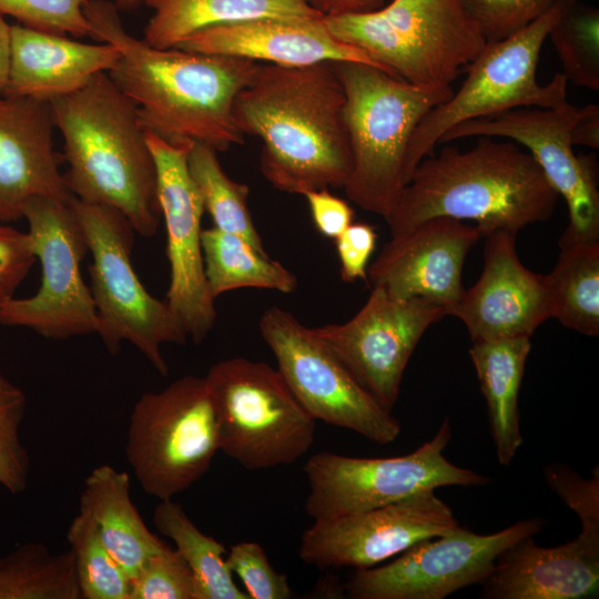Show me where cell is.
<instances>
[{
  "label": "cell",
  "instance_id": "2",
  "mask_svg": "<svg viewBox=\"0 0 599 599\" xmlns=\"http://www.w3.org/2000/svg\"><path fill=\"white\" fill-rule=\"evenodd\" d=\"M345 92L334 62L260 64L240 92L234 116L262 141L261 171L278 191L343 187L352 171Z\"/></svg>",
  "mask_w": 599,
  "mask_h": 599
},
{
  "label": "cell",
  "instance_id": "35",
  "mask_svg": "<svg viewBox=\"0 0 599 599\" xmlns=\"http://www.w3.org/2000/svg\"><path fill=\"white\" fill-rule=\"evenodd\" d=\"M26 408L24 392L0 370V486L13 495L29 480L30 458L20 439Z\"/></svg>",
  "mask_w": 599,
  "mask_h": 599
},
{
  "label": "cell",
  "instance_id": "14",
  "mask_svg": "<svg viewBox=\"0 0 599 599\" xmlns=\"http://www.w3.org/2000/svg\"><path fill=\"white\" fill-rule=\"evenodd\" d=\"M545 521L534 517L494 534L479 535L459 526L424 539L380 567L355 569L344 583L353 599H443L483 583L499 554L517 540L537 535Z\"/></svg>",
  "mask_w": 599,
  "mask_h": 599
},
{
  "label": "cell",
  "instance_id": "15",
  "mask_svg": "<svg viewBox=\"0 0 599 599\" xmlns=\"http://www.w3.org/2000/svg\"><path fill=\"white\" fill-rule=\"evenodd\" d=\"M580 113L566 101L552 108H516L463 122L439 143L473 136L507 138L525 146L545 177L566 201L569 224L559 244L599 240V191L595 161L577 155L570 130Z\"/></svg>",
  "mask_w": 599,
  "mask_h": 599
},
{
  "label": "cell",
  "instance_id": "47",
  "mask_svg": "<svg viewBox=\"0 0 599 599\" xmlns=\"http://www.w3.org/2000/svg\"><path fill=\"white\" fill-rule=\"evenodd\" d=\"M118 9L129 10L134 9L142 3H145L146 0H115Z\"/></svg>",
  "mask_w": 599,
  "mask_h": 599
},
{
  "label": "cell",
  "instance_id": "17",
  "mask_svg": "<svg viewBox=\"0 0 599 599\" xmlns=\"http://www.w3.org/2000/svg\"><path fill=\"white\" fill-rule=\"evenodd\" d=\"M158 175V197L166 227L170 286L166 303L187 337L201 343L216 321L202 252L204 205L187 167L193 142H171L145 130Z\"/></svg>",
  "mask_w": 599,
  "mask_h": 599
},
{
  "label": "cell",
  "instance_id": "46",
  "mask_svg": "<svg viewBox=\"0 0 599 599\" xmlns=\"http://www.w3.org/2000/svg\"><path fill=\"white\" fill-rule=\"evenodd\" d=\"M11 26L0 14V94H3L8 82L11 57Z\"/></svg>",
  "mask_w": 599,
  "mask_h": 599
},
{
  "label": "cell",
  "instance_id": "6",
  "mask_svg": "<svg viewBox=\"0 0 599 599\" xmlns=\"http://www.w3.org/2000/svg\"><path fill=\"white\" fill-rule=\"evenodd\" d=\"M324 22L388 73L422 87L450 85L487 43L459 0H393Z\"/></svg>",
  "mask_w": 599,
  "mask_h": 599
},
{
  "label": "cell",
  "instance_id": "3",
  "mask_svg": "<svg viewBox=\"0 0 599 599\" xmlns=\"http://www.w3.org/2000/svg\"><path fill=\"white\" fill-rule=\"evenodd\" d=\"M477 138L467 151L446 146L419 162L384 217L390 236L437 216L471 220L481 237L517 235L551 216L559 195L534 156L517 143Z\"/></svg>",
  "mask_w": 599,
  "mask_h": 599
},
{
  "label": "cell",
  "instance_id": "28",
  "mask_svg": "<svg viewBox=\"0 0 599 599\" xmlns=\"http://www.w3.org/2000/svg\"><path fill=\"white\" fill-rule=\"evenodd\" d=\"M201 240L205 276L214 298L244 287L284 294L296 290L297 277L288 268L243 237L213 226L202 231Z\"/></svg>",
  "mask_w": 599,
  "mask_h": 599
},
{
  "label": "cell",
  "instance_id": "34",
  "mask_svg": "<svg viewBox=\"0 0 599 599\" xmlns=\"http://www.w3.org/2000/svg\"><path fill=\"white\" fill-rule=\"evenodd\" d=\"M575 85L599 90V10L578 0L554 23L548 37Z\"/></svg>",
  "mask_w": 599,
  "mask_h": 599
},
{
  "label": "cell",
  "instance_id": "11",
  "mask_svg": "<svg viewBox=\"0 0 599 599\" xmlns=\"http://www.w3.org/2000/svg\"><path fill=\"white\" fill-rule=\"evenodd\" d=\"M451 438L448 418L414 451L386 458H359L321 451L304 465L308 483L305 511L329 519L393 504L445 486H484L489 478L456 466L444 450Z\"/></svg>",
  "mask_w": 599,
  "mask_h": 599
},
{
  "label": "cell",
  "instance_id": "45",
  "mask_svg": "<svg viewBox=\"0 0 599 599\" xmlns=\"http://www.w3.org/2000/svg\"><path fill=\"white\" fill-rule=\"evenodd\" d=\"M322 17L365 13L384 6V0H304Z\"/></svg>",
  "mask_w": 599,
  "mask_h": 599
},
{
  "label": "cell",
  "instance_id": "42",
  "mask_svg": "<svg viewBox=\"0 0 599 599\" xmlns=\"http://www.w3.org/2000/svg\"><path fill=\"white\" fill-rule=\"evenodd\" d=\"M375 229L366 223H352L335 238L341 265V277L346 283L367 281L369 258L376 246Z\"/></svg>",
  "mask_w": 599,
  "mask_h": 599
},
{
  "label": "cell",
  "instance_id": "33",
  "mask_svg": "<svg viewBox=\"0 0 599 599\" xmlns=\"http://www.w3.org/2000/svg\"><path fill=\"white\" fill-rule=\"evenodd\" d=\"M67 540L82 599H130L131 579L109 552L90 516L79 509Z\"/></svg>",
  "mask_w": 599,
  "mask_h": 599
},
{
  "label": "cell",
  "instance_id": "1",
  "mask_svg": "<svg viewBox=\"0 0 599 599\" xmlns=\"http://www.w3.org/2000/svg\"><path fill=\"white\" fill-rule=\"evenodd\" d=\"M84 13L90 37L119 50L108 74L135 104L146 131L171 142L204 143L216 151L244 142L234 105L255 74L257 62L154 48L129 33L118 7L106 0H88Z\"/></svg>",
  "mask_w": 599,
  "mask_h": 599
},
{
  "label": "cell",
  "instance_id": "26",
  "mask_svg": "<svg viewBox=\"0 0 599 599\" xmlns=\"http://www.w3.org/2000/svg\"><path fill=\"white\" fill-rule=\"evenodd\" d=\"M531 349L529 336L474 342L469 355L487 404L498 463L508 466L522 444L518 394Z\"/></svg>",
  "mask_w": 599,
  "mask_h": 599
},
{
  "label": "cell",
  "instance_id": "39",
  "mask_svg": "<svg viewBox=\"0 0 599 599\" xmlns=\"http://www.w3.org/2000/svg\"><path fill=\"white\" fill-rule=\"evenodd\" d=\"M225 561L231 572L243 582L250 599L291 598L286 576L273 568L260 544L241 541L233 545Z\"/></svg>",
  "mask_w": 599,
  "mask_h": 599
},
{
  "label": "cell",
  "instance_id": "24",
  "mask_svg": "<svg viewBox=\"0 0 599 599\" xmlns=\"http://www.w3.org/2000/svg\"><path fill=\"white\" fill-rule=\"evenodd\" d=\"M119 50L106 42L85 43L64 34L11 26V57L3 94L50 102L109 72Z\"/></svg>",
  "mask_w": 599,
  "mask_h": 599
},
{
  "label": "cell",
  "instance_id": "36",
  "mask_svg": "<svg viewBox=\"0 0 599 599\" xmlns=\"http://www.w3.org/2000/svg\"><path fill=\"white\" fill-rule=\"evenodd\" d=\"M130 599H196L194 576L180 552L166 546L132 577Z\"/></svg>",
  "mask_w": 599,
  "mask_h": 599
},
{
  "label": "cell",
  "instance_id": "31",
  "mask_svg": "<svg viewBox=\"0 0 599 599\" xmlns=\"http://www.w3.org/2000/svg\"><path fill=\"white\" fill-rule=\"evenodd\" d=\"M0 599H81L72 551L32 541L0 557Z\"/></svg>",
  "mask_w": 599,
  "mask_h": 599
},
{
  "label": "cell",
  "instance_id": "20",
  "mask_svg": "<svg viewBox=\"0 0 599 599\" xmlns=\"http://www.w3.org/2000/svg\"><path fill=\"white\" fill-rule=\"evenodd\" d=\"M485 238L481 275L465 290L449 315L465 324L473 343L530 337L551 318L547 277L522 265L516 234L496 231Z\"/></svg>",
  "mask_w": 599,
  "mask_h": 599
},
{
  "label": "cell",
  "instance_id": "7",
  "mask_svg": "<svg viewBox=\"0 0 599 599\" xmlns=\"http://www.w3.org/2000/svg\"><path fill=\"white\" fill-rule=\"evenodd\" d=\"M577 1L556 0L525 28L486 43L465 68L468 74L460 89L429 110L415 128L406 156L408 182L419 162L434 153L441 136L454 126L516 108H552L567 100L568 80L564 73L541 85L536 70L551 27Z\"/></svg>",
  "mask_w": 599,
  "mask_h": 599
},
{
  "label": "cell",
  "instance_id": "44",
  "mask_svg": "<svg viewBox=\"0 0 599 599\" xmlns=\"http://www.w3.org/2000/svg\"><path fill=\"white\" fill-rule=\"evenodd\" d=\"M570 141L572 145L599 148V106L597 104L580 108V113L570 130Z\"/></svg>",
  "mask_w": 599,
  "mask_h": 599
},
{
  "label": "cell",
  "instance_id": "32",
  "mask_svg": "<svg viewBox=\"0 0 599 599\" xmlns=\"http://www.w3.org/2000/svg\"><path fill=\"white\" fill-rule=\"evenodd\" d=\"M216 150L193 142L187 155V167L211 215L214 227L236 234L258 252L267 254L248 209L250 189L232 180L223 170Z\"/></svg>",
  "mask_w": 599,
  "mask_h": 599
},
{
  "label": "cell",
  "instance_id": "40",
  "mask_svg": "<svg viewBox=\"0 0 599 599\" xmlns=\"http://www.w3.org/2000/svg\"><path fill=\"white\" fill-rule=\"evenodd\" d=\"M544 475L549 488L578 516L581 530L599 532V469L585 479L565 464L548 465Z\"/></svg>",
  "mask_w": 599,
  "mask_h": 599
},
{
  "label": "cell",
  "instance_id": "16",
  "mask_svg": "<svg viewBox=\"0 0 599 599\" xmlns=\"http://www.w3.org/2000/svg\"><path fill=\"white\" fill-rule=\"evenodd\" d=\"M446 315L439 304L422 297L396 298L374 286L352 318L313 331L361 386L390 410L419 339Z\"/></svg>",
  "mask_w": 599,
  "mask_h": 599
},
{
  "label": "cell",
  "instance_id": "27",
  "mask_svg": "<svg viewBox=\"0 0 599 599\" xmlns=\"http://www.w3.org/2000/svg\"><path fill=\"white\" fill-rule=\"evenodd\" d=\"M153 14L144 38L159 49L176 48L187 37L210 27L261 18L322 17L304 0H146Z\"/></svg>",
  "mask_w": 599,
  "mask_h": 599
},
{
  "label": "cell",
  "instance_id": "25",
  "mask_svg": "<svg viewBox=\"0 0 599 599\" xmlns=\"http://www.w3.org/2000/svg\"><path fill=\"white\" fill-rule=\"evenodd\" d=\"M130 489L125 471L101 465L84 480L80 509L90 516L104 546L132 579L151 556L167 545L149 530Z\"/></svg>",
  "mask_w": 599,
  "mask_h": 599
},
{
  "label": "cell",
  "instance_id": "13",
  "mask_svg": "<svg viewBox=\"0 0 599 599\" xmlns=\"http://www.w3.org/2000/svg\"><path fill=\"white\" fill-rule=\"evenodd\" d=\"M286 384L315 419L378 445L396 440L399 422L353 377L334 353L291 312L271 306L258 323Z\"/></svg>",
  "mask_w": 599,
  "mask_h": 599
},
{
  "label": "cell",
  "instance_id": "9",
  "mask_svg": "<svg viewBox=\"0 0 599 599\" xmlns=\"http://www.w3.org/2000/svg\"><path fill=\"white\" fill-rule=\"evenodd\" d=\"M204 378L216 410L220 450L242 467L290 465L308 451L316 420L278 369L234 357L211 366Z\"/></svg>",
  "mask_w": 599,
  "mask_h": 599
},
{
  "label": "cell",
  "instance_id": "21",
  "mask_svg": "<svg viewBox=\"0 0 599 599\" xmlns=\"http://www.w3.org/2000/svg\"><path fill=\"white\" fill-rule=\"evenodd\" d=\"M49 102L0 94V222L23 219L34 197L70 201L53 148Z\"/></svg>",
  "mask_w": 599,
  "mask_h": 599
},
{
  "label": "cell",
  "instance_id": "38",
  "mask_svg": "<svg viewBox=\"0 0 599 599\" xmlns=\"http://www.w3.org/2000/svg\"><path fill=\"white\" fill-rule=\"evenodd\" d=\"M486 42H495L525 28L556 0H459Z\"/></svg>",
  "mask_w": 599,
  "mask_h": 599
},
{
  "label": "cell",
  "instance_id": "18",
  "mask_svg": "<svg viewBox=\"0 0 599 599\" xmlns=\"http://www.w3.org/2000/svg\"><path fill=\"white\" fill-rule=\"evenodd\" d=\"M460 525L435 490L369 510L314 520L301 535L298 556L321 570L366 569Z\"/></svg>",
  "mask_w": 599,
  "mask_h": 599
},
{
  "label": "cell",
  "instance_id": "30",
  "mask_svg": "<svg viewBox=\"0 0 599 599\" xmlns=\"http://www.w3.org/2000/svg\"><path fill=\"white\" fill-rule=\"evenodd\" d=\"M152 520L158 531L175 544V549L190 567L196 585V599H250L233 579L225 561L224 546L202 532L179 502L173 498L160 500Z\"/></svg>",
  "mask_w": 599,
  "mask_h": 599
},
{
  "label": "cell",
  "instance_id": "19",
  "mask_svg": "<svg viewBox=\"0 0 599 599\" xmlns=\"http://www.w3.org/2000/svg\"><path fill=\"white\" fill-rule=\"evenodd\" d=\"M480 237L477 227L464 221L428 219L390 236L367 267V281L396 298L422 297L439 304L449 315L465 292V258Z\"/></svg>",
  "mask_w": 599,
  "mask_h": 599
},
{
  "label": "cell",
  "instance_id": "23",
  "mask_svg": "<svg viewBox=\"0 0 599 599\" xmlns=\"http://www.w3.org/2000/svg\"><path fill=\"white\" fill-rule=\"evenodd\" d=\"M526 536L497 557L481 583L486 599H585L599 590V532L581 530L557 547Z\"/></svg>",
  "mask_w": 599,
  "mask_h": 599
},
{
  "label": "cell",
  "instance_id": "4",
  "mask_svg": "<svg viewBox=\"0 0 599 599\" xmlns=\"http://www.w3.org/2000/svg\"><path fill=\"white\" fill-rule=\"evenodd\" d=\"M63 140V174L79 201L120 211L143 237L162 219L155 163L135 104L108 72L49 102Z\"/></svg>",
  "mask_w": 599,
  "mask_h": 599
},
{
  "label": "cell",
  "instance_id": "37",
  "mask_svg": "<svg viewBox=\"0 0 599 599\" xmlns=\"http://www.w3.org/2000/svg\"><path fill=\"white\" fill-rule=\"evenodd\" d=\"M88 0H0V14L20 24L74 38L91 35L84 13Z\"/></svg>",
  "mask_w": 599,
  "mask_h": 599
},
{
  "label": "cell",
  "instance_id": "41",
  "mask_svg": "<svg viewBox=\"0 0 599 599\" xmlns=\"http://www.w3.org/2000/svg\"><path fill=\"white\" fill-rule=\"evenodd\" d=\"M35 261L28 232L0 222V306L14 297Z\"/></svg>",
  "mask_w": 599,
  "mask_h": 599
},
{
  "label": "cell",
  "instance_id": "43",
  "mask_svg": "<svg viewBox=\"0 0 599 599\" xmlns=\"http://www.w3.org/2000/svg\"><path fill=\"white\" fill-rule=\"evenodd\" d=\"M303 196L316 229L325 237L335 240L353 223L354 210L327 187L308 191Z\"/></svg>",
  "mask_w": 599,
  "mask_h": 599
},
{
  "label": "cell",
  "instance_id": "10",
  "mask_svg": "<svg viewBox=\"0 0 599 599\" xmlns=\"http://www.w3.org/2000/svg\"><path fill=\"white\" fill-rule=\"evenodd\" d=\"M219 450L217 416L204 377H180L135 403L125 456L148 495L166 500L186 490Z\"/></svg>",
  "mask_w": 599,
  "mask_h": 599
},
{
  "label": "cell",
  "instance_id": "22",
  "mask_svg": "<svg viewBox=\"0 0 599 599\" xmlns=\"http://www.w3.org/2000/svg\"><path fill=\"white\" fill-rule=\"evenodd\" d=\"M176 48L282 67L359 62L384 70L363 50L335 38L324 17L261 18L210 27L187 37Z\"/></svg>",
  "mask_w": 599,
  "mask_h": 599
},
{
  "label": "cell",
  "instance_id": "5",
  "mask_svg": "<svg viewBox=\"0 0 599 599\" xmlns=\"http://www.w3.org/2000/svg\"><path fill=\"white\" fill-rule=\"evenodd\" d=\"M334 67L345 92L352 153V171L343 187L357 206L385 217L408 183L406 156L415 128L454 92L450 85H416L367 63L334 62Z\"/></svg>",
  "mask_w": 599,
  "mask_h": 599
},
{
  "label": "cell",
  "instance_id": "29",
  "mask_svg": "<svg viewBox=\"0 0 599 599\" xmlns=\"http://www.w3.org/2000/svg\"><path fill=\"white\" fill-rule=\"evenodd\" d=\"M546 275L551 317L587 336L599 335V240L561 243Z\"/></svg>",
  "mask_w": 599,
  "mask_h": 599
},
{
  "label": "cell",
  "instance_id": "8",
  "mask_svg": "<svg viewBox=\"0 0 599 599\" xmlns=\"http://www.w3.org/2000/svg\"><path fill=\"white\" fill-rule=\"evenodd\" d=\"M72 203L92 255L89 287L98 316L97 334L110 354H115L122 342H130L166 376L161 346L183 345L187 335L166 301L152 296L134 271L132 224L113 207L75 197Z\"/></svg>",
  "mask_w": 599,
  "mask_h": 599
},
{
  "label": "cell",
  "instance_id": "12",
  "mask_svg": "<svg viewBox=\"0 0 599 599\" xmlns=\"http://www.w3.org/2000/svg\"><path fill=\"white\" fill-rule=\"evenodd\" d=\"M73 197L38 196L26 205L23 219L41 265V283L33 295L0 306V325L29 328L50 339L97 333L95 306L80 270L89 247Z\"/></svg>",
  "mask_w": 599,
  "mask_h": 599
}]
</instances>
